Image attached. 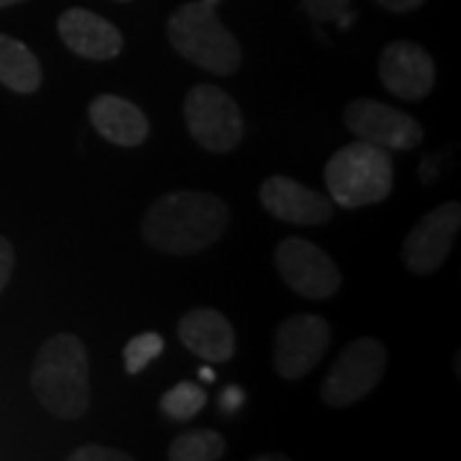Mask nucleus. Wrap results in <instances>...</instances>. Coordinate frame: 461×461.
<instances>
[{"mask_svg":"<svg viewBox=\"0 0 461 461\" xmlns=\"http://www.w3.org/2000/svg\"><path fill=\"white\" fill-rule=\"evenodd\" d=\"M300 3L313 21H336L348 11L351 0H300Z\"/></svg>","mask_w":461,"mask_h":461,"instance_id":"20","label":"nucleus"},{"mask_svg":"<svg viewBox=\"0 0 461 461\" xmlns=\"http://www.w3.org/2000/svg\"><path fill=\"white\" fill-rule=\"evenodd\" d=\"M200 379H205V382H213L215 379L213 369H200Z\"/></svg>","mask_w":461,"mask_h":461,"instance_id":"26","label":"nucleus"},{"mask_svg":"<svg viewBox=\"0 0 461 461\" xmlns=\"http://www.w3.org/2000/svg\"><path fill=\"white\" fill-rule=\"evenodd\" d=\"M118 3H129V0H118Z\"/></svg>","mask_w":461,"mask_h":461,"instance_id":"29","label":"nucleus"},{"mask_svg":"<svg viewBox=\"0 0 461 461\" xmlns=\"http://www.w3.org/2000/svg\"><path fill=\"white\" fill-rule=\"evenodd\" d=\"M69 461H131L129 454L123 451H115V448H108V446H80L69 454Z\"/></svg>","mask_w":461,"mask_h":461,"instance_id":"21","label":"nucleus"},{"mask_svg":"<svg viewBox=\"0 0 461 461\" xmlns=\"http://www.w3.org/2000/svg\"><path fill=\"white\" fill-rule=\"evenodd\" d=\"M205 3H211V5H215V3H218V0H205Z\"/></svg>","mask_w":461,"mask_h":461,"instance_id":"28","label":"nucleus"},{"mask_svg":"<svg viewBox=\"0 0 461 461\" xmlns=\"http://www.w3.org/2000/svg\"><path fill=\"white\" fill-rule=\"evenodd\" d=\"M259 200L267 213L293 226H321L333 215V203L326 195L282 175L262 182Z\"/></svg>","mask_w":461,"mask_h":461,"instance_id":"12","label":"nucleus"},{"mask_svg":"<svg viewBox=\"0 0 461 461\" xmlns=\"http://www.w3.org/2000/svg\"><path fill=\"white\" fill-rule=\"evenodd\" d=\"M379 77L402 100H423L436 85V62L415 41H393L379 57Z\"/></svg>","mask_w":461,"mask_h":461,"instance_id":"11","label":"nucleus"},{"mask_svg":"<svg viewBox=\"0 0 461 461\" xmlns=\"http://www.w3.org/2000/svg\"><path fill=\"white\" fill-rule=\"evenodd\" d=\"M330 344L326 318L300 313L282 321L275 333V369L282 379H300L313 372Z\"/></svg>","mask_w":461,"mask_h":461,"instance_id":"8","label":"nucleus"},{"mask_svg":"<svg viewBox=\"0 0 461 461\" xmlns=\"http://www.w3.org/2000/svg\"><path fill=\"white\" fill-rule=\"evenodd\" d=\"M57 32L69 50L90 62H108L123 50L121 32L87 8H67L57 21Z\"/></svg>","mask_w":461,"mask_h":461,"instance_id":"13","label":"nucleus"},{"mask_svg":"<svg viewBox=\"0 0 461 461\" xmlns=\"http://www.w3.org/2000/svg\"><path fill=\"white\" fill-rule=\"evenodd\" d=\"M14 267H16V251H14L11 241L5 236H0V293L8 285V280H11Z\"/></svg>","mask_w":461,"mask_h":461,"instance_id":"22","label":"nucleus"},{"mask_svg":"<svg viewBox=\"0 0 461 461\" xmlns=\"http://www.w3.org/2000/svg\"><path fill=\"white\" fill-rule=\"evenodd\" d=\"M16 3H23V0H0V8H8V5H16Z\"/></svg>","mask_w":461,"mask_h":461,"instance_id":"27","label":"nucleus"},{"mask_svg":"<svg viewBox=\"0 0 461 461\" xmlns=\"http://www.w3.org/2000/svg\"><path fill=\"white\" fill-rule=\"evenodd\" d=\"M459 226L461 205L456 200L433 208L412 226L402 244V259L412 275H433L446 262L456 241Z\"/></svg>","mask_w":461,"mask_h":461,"instance_id":"10","label":"nucleus"},{"mask_svg":"<svg viewBox=\"0 0 461 461\" xmlns=\"http://www.w3.org/2000/svg\"><path fill=\"white\" fill-rule=\"evenodd\" d=\"M257 461H287V456L285 454H259Z\"/></svg>","mask_w":461,"mask_h":461,"instance_id":"25","label":"nucleus"},{"mask_svg":"<svg viewBox=\"0 0 461 461\" xmlns=\"http://www.w3.org/2000/svg\"><path fill=\"white\" fill-rule=\"evenodd\" d=\"M177 336L185 348L211 364L229 362L236 351V330L229 318L213 308H193L182 315Z\"/></svg>","mask_w":461,"mask_h":461,"instance_id":"14","label":"nucleus"},{"mask_svg":"<svg viewBox=\"0 0 461 461\" xmlns=\"http://www.w3.org/2000/svg\"><path fill=\"white\" fill-rule=\"evenodd\" d=\"M323 177L329 185L330 200L336 205L364 208L390 198L395 167L387 149L359 139L354 144L341 147L330 157Z\"/></svg>","mask_w":461,"mask_h":461,"instance_id":"4","label":"nucleus"},{"mask_svg":"<svg viewBox=\"0 0 461 461\" xmlns=\"http://www.w3.org/2000/svg\"><path fill=\"white\" fill-rule=\"evenodd\" d=\"M165 351V339L154 330L139 333L133 336L131 341L123 348V364L131 375H139L141 369H147V364H151L159 354Z\"/></svg>","mask_w":461,"mask_h":461,"instance_id":"19","label":"nucleus"},{"mask_svg":"<svg viewBox=\"0 0 461 461\" xmlns=\"http://www.w3.org/2000/svg\"><path fill=\"white\" fill-rule=\"evenodd\" d=\"M187 131L211 154H226L244 139V115L239 103L215 85H195L182 105Z\"/></svg>","mask_w":461,"mask_h":461,"instance_id":"5","label":"nucleus"},{"mask_svg":"<svg viewBox=\"0 0 461 461\" xmlns=\"http://www.w3.org/2000/svg\"><path fill=\"white\" fill-rule=\"evenodd\" d=\"M167 36L180 57L221 77L233 75L244 59L239 39L215 14V5L205 0H193L180 5L169 16Z\"/></svg>","mask_w":461,"mask_h":461,"instance_id":"3","label":"nucleus"},{"mask_svg":"<svg viewBox=\"0 0 461 461\" xmlns=\"http://www.w3.org/2000/svg\"><path fill=\"white\" fill-rule=\"evenodd\" d=\"M205 402H208V395L203 387L193 384V382H180L162 395L159 408L172 420H190L205 408Z\"/></svg>","mask_w":461,"mask_h":461,"instance_id":"18","label":"nucleus"},{"mask_svg":"<svg viewBox=\"0 0 461 461\" xmlns=\"http://www.w3.org/2000/svg\"><path fill=\"white\" fill-rule=\"evenodd\" d=\"M32 387L44 411L65 420L83 418L90 408L87 348L75 333H57L36 351Z\"/></svg>","mask_w":461,"mask_h":461,"instance_id":"2","label":"nucleus"},{"mask_svg":"<svg viewBox=\"0 0 461 461\" xmlns=\"http://www.w3.org/2000/svg\"><path fill=\"white\" fill-rule=\"evenodd\" d=\"M344 123L357 139L387 151H408L423 141V126L412 115L379 100H351L344 111Z\"/></svg>","mask_w":461,"mask_h":461,"instance_id":"9","label":"nucleus"},{"mask_svg":"<svg viewBox=\"0 0 461 461\" xmlns=\"http://www.w3.org/2000/svg\"><path fill=\"white\" fill-rule=\"evenodd\" d=\"M230 211L218 195L182 190L157 198L141 221V233L149 247L187 257L213 247L229 229Z\"/></svg>","mask_w":461,"mask_h":461,"instance_id":"1","label":"nucleus"},{"mask_svg":"<svg viewBox=\"0 0 461 461\" xmlns=\"http://www.w3.org/2000/svg\"><path fill=\"white\" fill-rule=\"evenodd\" d=\"M382 8L393 11V14H408L423 5V0H377Z\"/></svg>","mask_w":461,"mask_h":461,"instance_id":"24","label":"nucleus"},{"mask_svg":"<svg viewBox=\"0 0 461 461\" xmlns=\"http://www.w3.org/2000/svg\"><path fill=\"white\" fill-rule=\"evenodd\" d=\"M275 264L287 287L308 300H329L341 287V272L336 262L313 241L297 236L285 239L275 249Z\"/></svg>","mask_w":461,"mask_h":461,"instance_id":"7","label":"nucleus"},{"mask_svg":"<svg viewBox=\"0 0 461 461\" xmlns=\"http://www.w3.org/2000/svg\"><path fill=\"white\" fill-rule=\"evenodd\" d=\"M244 402H247V395H244V390H241V387H236V384L226 387V390L221 393V400H218L221 411L229 412V415H233V412L239 411Z\"/></svg>","mask_w":461,"mask_h":461,"instance_id":"23","label":"nucleus"},{"mask_svg":"<svg viewBox=\"0 0 461 461\" xmlns=\"http://www.w3.org/2000/svg\"><path fill=\"white\" fill-rule=\"evenodd\" d=\"M0 83L18 95H32L41 85V65L23 41L0 33Z\"/></svg>","mask_w":461,"mask_h":461,"instance_id":"16","label":"nucleus"},{"mask_svg":"<svg viewBox=\"0 0 461 461\" xmlns=\"http://www.w3.org/2000/svg\"><path fill=\"white\" fill-rule=\"evenodd\" d=\"M226 451V441L218 430L211 429H198L187 430L177 436L169 451H167V459L169 461H215L223 456Z\"/></svg>","mask_w":461,"mask_h":461,"instance_id":"17","label":"nucleus"},{"mask_svg":"<svg viewBox=\"0 0 461 461\" xmlns=\"http://www.w3.org/2000/svg\"><path fill=\"white\" fill-rule=\"evenodd\" d=\"M87 113L95 131L115 147L133 149L147 141L149 118L131 100L118 98V95H98L90 103Z\"/></svg>","mask_w":461,"mask_h":461,"instance_id":"15","label":"nucleus"},{"mask_svg":"<svg viewBox=\"0 0 461 461\" xmlns=\"http://www.w3.org/2000/svg\"><path fill=\"white\" fill-rule=\"evenodd\" d=\"M387 369V348L377 339H357L330 364L321 384V397L330 408L359 402L379 384Z\"/></svg>","mask_w":461,"mask_h":461,"instance_id":"6","label":"nucleus"}]
</instances>
